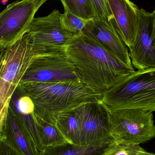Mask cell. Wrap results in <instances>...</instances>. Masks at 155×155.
<instances>
[{
    "instance_id": "6da1fadb",
    "label": "cell",
    "mask_w": 155,
    "mask_h": 155,
    "mask_svg": "<svg viewBox=\"0 0 155 155\" xmlns=\"http://www.w3.org/2000/svg\"><path fill=\"white\" fill-rule=\"evenodd\" d=\"M65 53L79 81L102 95L135 71L83 34L74 38Z\"/></svg>"
},
{
    "instance_id": "7a4b0ae2",
    "label": "cell",
    "mask_w": 155,
    "mask_h": 155,
    "mask_svg": "<svg viewBox=\"0 0 155 155\" xmlns=\"http://www.w3.org/2000/svg\"><path fill=\"white\" fill-rule=\"evenodd\" d=\"M19 85L32 100L35 115L54 125L59 114L86 103L102 100L103 97L79 81L25 82Z\"/></svg>"
},
{
    "instance_id": "3957f363",
    "label": "cell",
    "mask_w": 155,
    "mask_h": 155,
    "mask_svg": "<svg viewBox=\"0 0 155 155\" xmlns=\"http://www.w3.org/2000/svg\"><path fill=\"white\" fill-rule=\"evenodd\" d=\"M45 53L35 46L25 34L15 43L0 52V127H4L10 100L29 65Z\"/></svg>"
},
{
    "instance_id": "277c9868",
    "label": "cell",
    "mask_w": 155,
    "mask_h": 155,
    "mask_svg": "<svg viewBox=\"0 0 155 155\" xmlns=\"http://www.w3.org/2000/svg\"><path fill=\"white\" fill-rule=\"evenodd\" d=\"M102 102L109 110L155 111V67L135 71L109 88Z\"/></svg>"
},
{
    "instance_id": "5b68a950",
    "label": "cell",
    "mask_w": 155,
    "mask_h": 155,
    "mask_svg": "<svg viewBox=\"0 0 155 155\" xmlns=\"http://www.w3.org/2000/svg\"><path fill=\"white\" fill-rule=\"evenodd\" d=\"M109 111L111 132L116 142L140 145L155 137L153 112L131 108Z\"/></svg>"
},
{
    "instance_id": "8992f818",
    "label": "cell",
    "mask_w": 155,
    "mask_h": 155,
    "mask_svg": "<svg viewBox=\"0 0 155 155\" xmlns=\"http://www.w3.org/2000/svg\"><path fill=\"white\" fill-rule=\"evenodd\" d=\"M75 110L80 121V145L99 147L115 143L109 110L101 100L81 105Z\"/></svg>"
},
{
    "instance_id": "52a82bcc",
    "label": "cell",
    "mask_w": 155,
    "mask_h": 155,
    "mask_svg": "<svg viewBox=\"0 0 155 155\" xmlns=\"http://www.w3.org/2000/svg\"><path fill=\"white\" fill-rule=\"evenodd\" d=\"M47 0H21L0 12V52L28 32L35 15Z\"/></svg>"
},
{
    "instance_id": "ba28073f",
    "label": "cell",
    "mask_w": 155,
    "mask_h": 155,
    "mask_svg": "<svg viewBox=\"0 0 155 155\" xmlns=\"http://www.w3.org/2000/svg\"><path fill=\"white\" fill-rule=\"evenodd\" d=\"M79 81L64 51L45 53L29 65L20 83H56Z\"/></svg>"
},
{
    "instance_id": "9c48e42d",
    "label": "cell",
    "mask_w": 155,
    "mask_h": 155,
    "mask_svg": "<svg viewBox=\"0 0 155 155\" xmlns=\"http://www.w3.org/2000/svg\"><path fill=\"white\" fill-rule=\"evenodd\" d=\"M61 17L54 10L47 16L35 18L29 27L27 33L34 45L45 53L64 51L75 37L64 29Z\"/></svg>"
},
{
    "instance_id": "30bf717a",
    "label": "cell",
    "mask_w": 155,
    "mask_h": 155,
    "mask_svg": "<svg viewBox=\"0 0 155 155\" xmlns=\"http://www.w3.org/2000/svg\"><path fill=\"white\" fill-rule=\"evenodd\" d=\"M83 35L91 38L124 64L134 68L128 48L116 28L114 21L95 19L87 21Z\"/></svg>"
},
{
    "instance_id": "8fae6325",
    "label": "cell",
    "mask_w": 155,
    "mask_h": 155,
    "mask_svg": "<svg viewBox=\"0 0 155 155\" xmlns=\"http://www.w3.org/2000/svg\"><path fill=\"white\" fill-rule=\"evenodd\" d=\"M153 19V13L140 9L135 39L129 50L132 65L138 70L155 67V52L152 36Z\"/></svg>"
},
{
    "instance_id": "7c38bea8",
    "label": "cell",
    "mask_w": 155,
    "mask_h": 155,
    "mask_svg": "<svg viewBox=\"0 0 155 155\" xmlns=\"http://www.w3.org/2000/svg\"><path fill=\"white\" fill-rule=\"evenodd\" d=\"M108 2L116 28L130 50L135 39L140 9L130 0H108Z\"/></svg>"
},
{
    "instance_id": "4fadbf2b",
    "label": "cell",
    "mask_w": 155,
    "mask_h": 155,
    "mask_svg": "<svg viewBox=\"0 0 155 155\" xmlns=\"http://www.w3.org/2000/svg\"><path fill=\"white\" fill-rule=\"evenodd\" d=\"M3 138L20 155H39V150L27 129L8 109Z\"/></svg>"
},
{
    "instance_id": "5bb4252c",
    "label": "cell",
    "mask_w": 155,
    "mask_h": 155,
    "mask_svg": "<svg viewBox=\"0 0 155 155\" xmlns=\"http://www.w3.org/2000/svg\"><path fill=\"white\" fill-rule=\"evenodd\" d=\"M9 108L27 129L39 149V141L35 118L34 104L19 84L12 95Z\"/></svg>"
},
{
    "instance_id": "9a60e30c",
    "label": "cell",
    "mask_w": 155,
    "mask_h": 155,
    "mask_svg": "<svg viewBox=\"0 0 155 155\" xmlns=\"http://www.w3.org/2000/svg\"><path fill=\"white\" fill-rule=\"evenodd\" d=\"M54 125L67 142L80 145V121L75 108L59 114Z\"/></svg>"
},
{
    "instance_id": "2e32d148",
    "label": "cell",
    "mask_w": 155,
    "mask_h": 155,
    "mask_svg": "<svg viewBox=\"0 0 155 155\" xmlns=\"http://www.w3.org/2000/svg\"><path fill=\"white\" fill-rule=\"evenodd\" d=\"M111 145L98 147L65 142L41 150L39 155H103Z\"/></svg>"
},
{
    "instance_id": "e0dca14e",
    "label": "cell",
    "mask_w": 155,
    "mask_h": 155,
    "mask_svg": "<svg viewBox=\"0 0 155 155\" xmlns=\"http://www.w3.org/2000/svg\"><path fill=\"white\" fill-rule=\"evenodd\" d=\"M35 118L39 141V151L67 142L54 125L46 122L35 115Z\"/></svg>"
},
{
    "instance_id": "ac0fdd59",
    "label": "cell",
    "mask_w": 155,
    "mask_h": 155,
    "mask_svg": "<svg viewBox=\"0 0 155 155\" xmlns=\"http://www.w3.org/2000/svg\"><path fill=\"white\" fill-rule=\"evenodd\" d=\"M64 7L86 21L98 19L91 0H61Z\"/></svg>"
},
{
    "instance_id": "d6986e66",
    "label": "cell",
    "mask_w": 155,
    "mask_h": 155,
    "mask_svg": "<svg viewBox=\"0 0 155 155\" xmlns=\"http://www.w3.org/2000/svg\"><path fill=\"white\" fill-rule=\"evenodd\" d=\"M62 14L61 20L64 29L74 36L83 34L87 21L73 14L66 7Z\"/></svg>"
},
{
    "instance_id": "ffe728a7",
    "label": "cell",
    "mask_w": 155,
    "mask_h": 155,
    "mask_svg": "<svg viewBox=\"0 0 155 155\" xmlns=\"http://www.w3.org/2000/svg\"><path fill=\"white\" fill-rule=\"evenodd\" d=\"M142 148L138 144L115 142L109 147L103 155H136Z\"/></svg>"
},
{
    "instance_id": "44dd1931",
    "label": "cell",
    "mask_w": 155,
    "mask_h": 155,
    "mask_svg": "<svg viewBox=\"0 0 155 155\" xmlns=\"http://www.w3.org/2000/svg\"><path fill=\"white\" fill-rule=\"evenodd\" d=\"M97 18L107 21L114 20L108 0H91Z\"/></svg>"
},
{
    "instance_id": "7402d4cb",
    "label": "cell",
    "mask_w": 155,
    "mask_h": 155,
    "mask_svg": "<svg viewBox=\"0 0 155 155\" xmlns=\"http://www.w3.org/2000/svg\"><path fill=\"white\" fill-rule=\"evenodd\" d=\"M0 155H20L8 143L2 138L0 143Z\"/></svg>"
},
{
    "instance_id": "603a6c76",
    "label": "cell",
    "mask_w": 155,
    "mask_h": 155,
    "mask_svg": "<svg viewBox=\"0 0 155 155\" xmlns=\"http://www.w3.org/2000/svg\"><path fill=\"white\" fill-rule=\"evenodd\" d=\"M136 155H155V153L147 152L143 148H141L137 153Z\"/></svg>"
},
{
    "instance_id": "cb8c5ba5",
    "label": "cell",
    "mask_w": 155,
    "mask_h": 155,
    "mask_svg": "<svg viewBox=\"0 0 155 155\" xmlns=\"http://www.w3.org/2000/svg\"><path fill=\"white\" fill-rule=\"evenodd\" d=\"M153 16V31H152V39L153 40L155 37V9L154 12L152 13Z\"/></svg>"
},
{
    "instance_id": "d4e9b609",
    "label": "cell",
    "mask_w": 155,
    "mask_h": 155,
    "mask_svg": "<svg viewBox=\"0 0 155 155\" xmlns=\"http://www.w3.org/2000/svg\"><path fill=\"white\" fill-rule=\"evenodd\" d=\"M4 128L0 127V143L2 141L3 137V132Z\"/></svg>"
},
{
    "instance_id": "484cf974",
    "label": "cell",
    "mask_w": 155,
    "mask_h": 155,
    "mask_svg": "<svg viewBox=\"0 0 155 155\" xmlns=\"http://www.w3.org/2000/svg\"><path fill=\"white\" fill-rule=\"evenodd\" d=\"M153 46L154 50L155 52V37L153 40Z\"/></svg>"
}]
</instances>
